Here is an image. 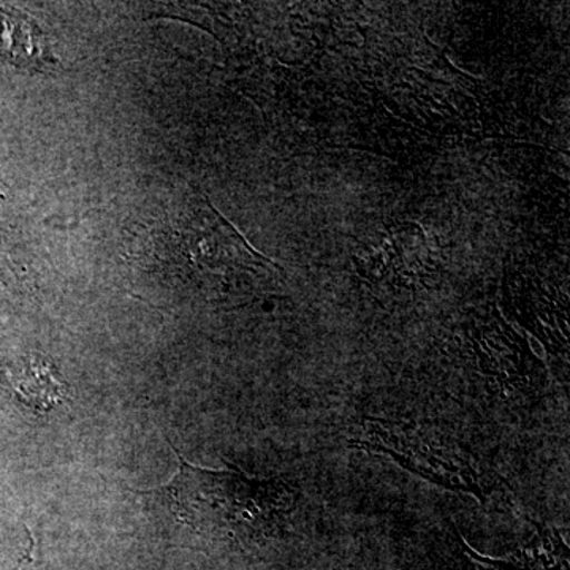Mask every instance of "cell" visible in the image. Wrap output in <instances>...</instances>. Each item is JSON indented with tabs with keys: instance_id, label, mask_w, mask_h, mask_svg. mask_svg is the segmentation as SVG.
Wrapping results in <instances>:
<instances>
[{
	"instance_id": "6da1fadb",
	"label": "cell",
	"mask_w": 570,
	"mask_h": 570,
	"mask_svg": "<svg viewBox=\"0 0 570 570\" xmlns=\"http://www.w3.org/2000/svg\"><path fill=\"white\" fill-rule=\"evenodd\" d=\"M174 450L179 471L165 490L178 520L194 530L262 534L291 509V493L283 483L250 478L238 469L197 468Z\"/></svg>"
},
{
	"instance_id": "7a4b0ae2",
	"label": "cell",
	"mask_w": 570,
	"mask_h": 570,
	"mask_svg": "<svg viewBox=\"0 0 570 570\" xmlns=\"http://www.w3.org/2000/svg\"><path fill=\"white\" fill-rule=\"evenodd\" d=\"M18 392L29 406L39 412H48L63 400V384L56 376L52 363L43 356L29 360L17 382Z\"/></svg>"
}]
</instances>
